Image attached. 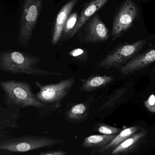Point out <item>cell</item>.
I'll return each mask as SVG.
<instances>
[{
	"instance_id": "6da1fadb",
	"label": "cell",
	"mask_w": 155,
	"mask_h": 155,
	"mask_svg": "<svg viewBox=\"0 0 155 155\" xmlns=\"http://www.w3.org/2000/svg\"><path fill=\"white\" fill-rule=\"evenodd\" d=\"M41 57L19 51L2 52L0 54V69L13 74L32 75H62L60 72H49L38 66Z\"/></svg>"
},
{
	"instance_id": "7a4b0ae2",
	"label": "cell",
	"mask_w": 155,
	"mask_h": 155,
	"mask_svg": "<svg viewBox=\"0 0 155 155\" xmlns=\"http://www.w3.org/2000/svg\"><path fill=\"white\" fill-rule=\"evenodd\" d=\"M0 85L5 92V104L8 107L18 109L34 107L40 111L48 107L37 98L28 83L9 80L2 81Z\"/></svg>"
},
{
	"instance_id": "3957f363",
	"label": "cell",
	"mask_w": 155,
	"mask_h": 155,
	"mask_svg": "<svg viewBox=\"0 0 155 155\" xmlns=\"http://www.w3.org/2000/svg\"><path fill=\"white\" fill-rule=\"evenodd\" d=\"M67 141L45 136L26 135L8 138L1 141L0 150L12 153H26L51 147Z\"/></svg>"
},
{
	"instance_id": "277c9868",
	"label": "cell",
	"mask_w": 155,
	"mask_h": 155,
	"mask_svg": "<svg viewBox=\"0 0 155 155\" xmlns=\"http://www.w3.org/2000/svg\"><path fill=\"white\" fill-rule=\"evenodd\" d=\"M44 0H24L18 40L22 46L29 45L41 13Z\"/></svg>"
},
{
	"instance_id": "5b68a950",
	"label": "cell",
	"mask_w": 155,
	"mask_h": 155,
	"mask_svg": "<svg viewBox=\"0 0 155 155\" xmlns=\"http://www.w3.org/2000/svg\"><path fill=\"white\" fill-rule=\"evenodd\" d=\"M76 80L72 77L62 80L56 84H42L39 82L35 83L39 91L36 94L37 98L54 110L60 107V103L67 96L73 86Z\"/></svg>"
},
{
	"instance_id": "8992f818",
	"label": "cell",
	"mask_w": 155,
	"mask_h": 155,
	"mask_svg": "<svg viewBox=\"0 0 155 155\" xmlns=\"http://www.w3.org/2000/svg\"><path fill=\"white\" fill-rule=\"evenodd\" d=\"M146 43V40H142L118 46L107 54L100 63L99 67L105 69L122 67L135 57Z\"/></svg>"
},
{
	"instance_id": "52a82bcc",
	"label": "cell",
	"mask_w": 155,
	"mask_h": 155,
	"mask_svg": "<svg viewBox=\"0 0 155 155\" xmlns=\"http://www.w3.org/2000/svg\"><path fill=\"white\" fill-rule=\"evenodd\" d=\"M139 14V9L133 0H125L114 18L112 36L113 41L123 35L133 26Z\"/></svg>"
},
{
	"instance_id": "ba28073f",
	"label": "cell",
	"mask_w": 155,
	"mask_h": 155,
	"mask_svg": "<svg viewBox=\"0 0 155 155\" xmlns=\"http://www.w3.org/2000/svg\"><path fill=\"white\" fill-rule=\"evenodd\" d=\"M85 32V41L88 43L105 41L109 37L108 28L97 14L89 20Z\"/></svg>"
},
{
	"instance_id": "9c48e42d",
	"label": "cell",
	"mask_w": 155,
	"mask_h": 155,
	"mask_svg": "<svg viewBox=\"0 0 155 155\" xmlns=\"http://www.w3.org/2000/svg\"><path fill=\"white\" fill-rule=\"evenodd\" d=\"M155 62V46L136 55L120 69L122 74L127 75L143 69Z\"/></svg>"
},
{
	"instance_id": "30bf717a",
	"label": "cell",
	"mask_w": 155,
	"mask_h": 155,
	"mask_svg": "<svg viewBox=\"0 0 155 155\" xmlns=\"http://www.w3.org/2000/svg\"><path fill=\"white\" fill-rule=\"evenodd\" d=\"M78 1V0H71L65 5L59 11L56 19L52 37V43L54 45L57 44L62 38L66 22Z\"/></svg>"
},
{
	"instance_id": "8fae6325",
	"label": "cell",
	"mask_w": 155,
	"mask_h": 155,
	"mask_svg": "<svg viewBox=\"0 0 155 155\" xmlns=\"http://www.w3.org/2000/svg\"><path fill=\"white\" fill-rule=\"evenodd\" d=\"M109 0H92L84 7L72 35L73 37L93 16L103 7Z\"/></svg>"
},
{
	"instance_id": "7c38bea8",
	"label": "cell",
	"mask_w": 155,
	"mask_h": 155,
	"mask_svg": "<svg viewBox=\"0 0 155 155\" xmlns=\"http://www.w3.org/2000/svg\"><path fill=\"white\" fill-rule=\"evenodd\" d=\"M19 109H6L1 107L0 132L1 134L18 127L17 120L19 117Z\"/></svg>"
},
{
	"instance_id": "4fadbf2b",
	"label": "cell",
	"mask_w": 155,
	"mask_h": 155,
	"mask_svg": "<svg viewBox=\"0 0 155 155\" xmlns=\"http://www.w3.org/2000/svg\"><path fill=\"white\" fill-rule=\"evenodd\" d=\"M89 115V105L87 103H79L72 106L65 114L66 120L73 124L85 121Z\"/></svg>"
},
{
	"instance_id": "5bb4252c",
	"label": "cell",
	"mask_w": 155,
	"mask_h": 155,
	"mask_svg": "<svg viewBox=\"0 0 155 155\" xmlns=\"http://www.w3.org/2000/svg\"><path fill=\"white\" fill-rule=\"evenodd\" d=\"M138 129H139L138 127L135 126L128 127L122 130L119 134L116 135V137L113 139V141L110 143L100 149L92 150L90 152V154H103L107 151L113 150L117 146L119 145L122 142L131 137L133 135L135 134L138 131Z\"/></svg>"
},
{
	"instance_id": "9a60e30c",
	"label": "cell",
	"mask_w": 155,
	"mask_h": 155,
	"mask_svg": "<svg viewBox=\"0 0 155 155\" xmlns=\"http://www.w3.org/2000/svg\"><path fill=\"white\" fill-rule=\"evenodd\" d=\"M116 135H93L86 137L81 144V146L84 149H98L104 147L110 143Z\"/></svg>"
},
{
	"instance_id": "2e32d148",
	"label": "cell",
	"mask_w": 155,
	"mask_h": 155,
	"mask_svg": "<svg viewBox=\"0 0 155 155\" xmlns=\"http://www.w3.org/2000/svg\"><path fill=\"white\" fill-rule=\"evenodd\" d=\"M114 80V78L106 75H94L85 80L80 87L82 92H91L103 87Z\"/></svg>"
},
{
	"instance_id": "e0dca14e",
	"label": "cell",
	"mask_w": 155,
	"mask_h": 155,
	"mask_svg": "<svg viewBox=\"0 0 155 155\" xmlns=\"http://www.w3.org/2000/svg\"><path fill=\"white\" fill-rule=\"evenodd\" d=\"M146 132L142 131L127 138L112 150L111 155H121L131 150L145 136Z\"/></svg>"
},
{
	"instance_id": "ac0fdd59",
	"label": "cell",
	"mask_w": 155,
	"mask_h": 155,
	"mask_svg": "<svg viewBox=\"0 0 155 155\" xmlns=\"http://www.w3.org/2000/svg\"><path fill=\"white\" fill-rule=\"evenodd\" d=\"M78 14L76 12L70 14L67 18L63 31L62 40V41H65L66 40L72 38V35L76 26L78 20Z\"/></svg>"
},
{
	"instance_id": "d6986e66",
	"label": "cell",
	"mask_w": 155,
	"mask_h": 155,
	"mask_svg": "<svg viewBox=\"0 0 155 155\" xmlns=\"http://www.w3.org/2000/svg\"><path fill=\"white\" fill-rule=\"evenodd\" d=\"M94 129L100 134L106 135H117L122 131V129L120 128L110 126L103 124H97L95 127Z\"/></svg>"
},
{
	"instance_id": "ffe728a7",
	"label": "cell",
	"mask_w": 155,
	"mask_h": 155,
	"mask_svg": "<svg viewBox=\"0 0 155 155\" xmlns=\"http://www.w3.org/2000/svg\"><path fill=\"white\" fill-rule=\"evenodd\" d=\"M125 91L126 89L125 88H121V89L116 90L115 93L112 94L108 100L103 105L101 106L100 109H103L107 108V107H112L116 102L121 99V97L124 94Z\"/></svg>"
},
{
	"instance_id": "44dd1931",
	"label": "cell",
	"mask_w": 155,
	"mask_h": 155,
	"mask_svg": "<svg viewBox=\"0 0 155 155\" xmlns=\"http://www.w3.org/2000/svg\"><path fill=\"white\" fill-rule=\"evenodd\" d=\"M69 54L70 56L76 58L81 61H86L88 59L87 53L84 50L80 48L74 49L70 52Z\"/></svg>"
},
{
	"instance_id": "7402d4cb",
	"label": "cell",
	"mask_w": 155,
	"mask_h": 155,
	"mask_svg": "<svg viewBox=\"0 0 155 155\" xmlns=\"http://www.w3.org/2000/svg\"><path fill=\"white\" fill-rule=\"evenodd\" d=\"M146 108L152 113H155V95L151 94L144 102Z\"/></svg>"
},
{
	"instance_id": "603a6c76",
	"label": "cell",
	"mask_w": 155,
	"mask_h": 155,
	"mask_svg": "<svg viewBox=\"0 0 155 155\" xmlns=\"http://www.w3.org/2000/svg\"><path fill=\"white\" fill-rule=\"evenodd\" d=\"M68 153L67 151L63 150H56V151H49L42 152L36 155H66Z\"/></svg>"
}]
</instances>
